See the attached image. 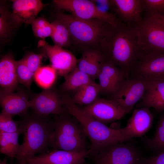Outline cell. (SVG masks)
Here are the masks:
<instances>
[{
	"instance_id": "6da1fadb",
	"label": "cell",
	"mask_w": 164,
	"mask_h": 164,
	"mask_svg": "<svg viewBox=\"0 0 164 164\" xmlns=\"http://www.w3.org/2000/svg\"><path fill=\"white\" fill-rule=\"evenodd\" d=\"M98 48L107 60L129 75L141 52L135 26L122 22L116 26H111L101 41Z\"/></svg>"
},
{
	"instance_id": "7a4b0ae2",
	"label": "cell",
	"mask_w": 164,
	"mask_h": 164,
	"mask_svg": "<svg viewBox=\"0 0 164 164\" xmlns=\"http://www.w3.org/2000/svg\"><path fill=\"white\" fill-rule=\"evenodd\" d=\"M19 121L18 129L23 135L15 158L19 164H27V160L37 154L47 152L52 147L53 121L48 116L27 113Z\"/></svg>"
},
{
	"instance_id": "3957f363",
	"label": "cell",
	"mask_w": 164,
	"mask_h": 164,
	"mask_svg": "<svg viewBox=\"0 0 164 164\" xmlns=\"http://www.w3.org/2000/svg\"><path fill=\"white\" fill-rule=\"evenodd\" d=\"M62 97L66 112L78 121L89 138L90 153L97 154L106 146L130 139L125 127L119 129L109 127L77 107L68 94H65Z\"/></svg>"
},
{
	"instance_id": "277c9868",
	"label": "cell",
	"mask_w": 164,
	"mask_h": 164,
	"mask_svg": "<svg viewBox=\"0 0 164 164\" xmlns=\"http://www.w3.org/2000/svg\"><path fill=\"white\" fill-rule=\"evenodd\" d=\"M55 18L63 21L69 30L71 42L83 48H97L111 26L99 19L84 20L71 14L57 12Z\"/></svg>"
},
{
	"instance_id": "5b68a950",
	"label": "cell",
	"mask_w": 164,
	"mask_h": 164,
	"mask_svg": "<svg viewBox=\"0 0 164 164\" xmlns=\"http://www.w3.org/2000/svg\"><path fill=\"white\" fill-rule=\"evenodd\" d=\"M53 149L81 152L88 150L87 137L82 127L73 116L66 112L56 115L53 121Z\"/></svg>"
},
{
	"instance_id": "8992f818",
	"label": "cell",
	"mask_w": 164,
	"mask_h": 164,
	"mask_svg": "<svg viewBox=\"0 0 164 164\" xmlns=\"http://www.w3.org/2000/svg\"><path fill=\"white\" fill-rule=\"evenodd\" d=\"M135 29L141 52L164 54V16H145Z\"/></svg>"
},
{
	"instance_id": "52a82bcc",
	"label": "cell",
	"mask_w": 164,
	"mask_h": 164,
	"mask_svg": "<svg viewBox=\"0 0 164 164\" xmlns=\"http://www.w3.org/2000/svg\"><path fill=\"white\" fill-rule=\"evenodd\" d=\"M53 2L59 11L63 10L69 12L70 14L79 19L84 20L99 19L113 27L121 23L114 14L99 10L93 1L54 0Z\"/></svg>"
},
{
	"instance_id": "ba28073f",
	"label": "cell",
	"mask_w": 164,
	"mask_h": 164,
	"mask_svg": "<svg viewBox=\"0 0 164 164\" xmlns=\"http://www.w3.org/2000/svg\"><path fill=\"white\" fill-rule=\"evenodd\" d=\"M126 142L102 148L97 153V164H142L143 159L138 149Z\"/></svg>"
},
{
	"instance_id": "9c48e42d",
	"label": "cell",
	"mask_w": 164,
	"mask_h": 164,
	"mask_svg": "<svg viewBox=\"0 0 164 164\" xmlns=\"http://www.w3.org/2000/svg\"><path fill=\"white\" fill-rule=\"evenodd\" d=\"M149 81L139 78H128L124 81L112 95L111 99L128 113L141 101L146 92Z\"/></svg>"
},
{
	"instance_id": "30bf717a",
	"label": "cell",
	"mask_w": 164,
	"mask_h": 164,
	"mask_svg": "<svg viewBox=\"0 0 164 164\" xmlns=\"http://www.w3.org/2000/svg\"><path fill=\"white\" fill-rule=\"evenodd\" d=\"M29 94V108L35 114L47 116L50 114L60 115L66 112L62 96L52 87L38 93L30 92Z\"/></svg>"
},
{
	"instance_id": "8fae6325",
	"label": "cell",
	"mask_w": 164,
	"mask_h": 164,
	"mask_svg": "<svg viewBox=\"0 0 164 164\" xmlns=\"http://www.w3.org/2000/svg\"><path fill=\"white\" fill-rule=\"evenodd\" d=\"M131 72L133 75L132 78H141L149 82L164 78V54L140 52Z\"/></svg>"
},
{
	"instance_id": "7c38bea8",
	"label": "cell",
	"mask_w": 164,
	"mask_h": 164,
	"mask_svg": "<svg viewBox=\"0 0 164 164\" xmlns=\"http://www.w3.org/2000/svg\"><path fill=\"white\" fill-rule=\"evenodd\" d=\"M38 46L42 48L49 59L50 66L59 76L64 77L77 66V59L69 50L50 45L44 40L38 42Z\"/></svg>"
},
{
	"instance_id": "4fadbf2b",
	"label": "cell",
	"mask_w": 164,
	"mask_h": 164,
	"mask_svg": "<svg viewBox=\"0 0 164 164\" xmlns=\"http://www.w3.org/2000/svg\"><path fill=\"white\" fill-rule=\"evenodd\" d=\"M82 109L95 120L106 125L119 120L128 113L113 100L98 97Z\"/></svg>"
},
{
	"instance_id": "5bb4252c",
	"label": "cell",
	"mask_w": 164,
	"mask_h": 164,
	"mask_svg": "<svg viewBox=\"0 0 164 164\" xmlns=\"http://www.w3.org/2000/svg\"><path fill=\"white\" fill-rule=\"evenodd\" d=\"M90 154V149L81 152L53 149L50 152L36 155L29 159L27 164H81Z\"/></svg>"
},
{
	"instance_id": "9a60e30c",
	"label": "cell",
	"mask_w": 164,
	"mask_h": 164,
	"mask_svg": "<svg viewBox=\"0 0 164 164\" xmlns=\"http://www.w3.org/2000/svg\"><path fill=\"white\" fill-rule=\"evenodd\" d=\"M129 74L106 60L102 64L97 78L101 92L112 95L121 84L129 78Z\"/></svg>"
},
{
	"instance_id": "2e32d148",
	"label": "cell",
	"mask_w": 164,
	"mask_h": 164,
	"mask_svg": "<svg viewBox=\"0 0 164 164\" xmlns=\"http://www.w3.org/2000/svg\"><path fill=\"white\" fill-rule=\"evenodd\" d=\"M29 94L21 88L17 90L16 92H8L0 88V104L1 112L11 116L15 115L21 117L27 113L29 108Z\"/></svg>"
},
{
	"instance_id": "e0dca14e",
	"label": "cell",
	"mask_w": 164,
	"mask_h": 164,
	"mask_svg": "<svg viewBox=\"0 0 164 164\" xmlns=\"http://www.w3.org/2000/svg\"><path fill=\"white\" fill-rule=\"evenodd\" d=\"M113 10L128 26H136L142 21L143 12L142 0H110Z\"/></svg>"
},
{
	"instance_id": "ac0fdd59",
	"label": "cell",
	"mask_w": 164,
	"mask_h": 164,
	"mask_svg": "<svg viewBox=\"0 0 164 164\" xmlns=\"http://www.w3.org/2000/svg\"><path fill=\"white\" fill-rule=\"evenodd\" d=\"M12 17L16 23L31 24L45 6L40 0H13Z\"/></svg>"
},
{
	"instance_id": "d6986e66",
	"label": "cell",
	"mask_w": 164,
	"mask_h": 164,
	"mask_svg": "<svg viewBox=\"0 0 164 164\" xmlns=\"http://www.w3.org/2000/svg\"><path fill=\"white\" fill-rule=\"evenodd\" d=\"M153 118L149 108L143 107L134 110L125 126L130 139L145 134L151 128Z\"/></svg>"
},
{
	"instance_id": "ffe728a7",
	"label": "cell",
	"mask_w": 164,
	"mask_h": 164,
	"mask_svg": "<svg viewBox=\"0 0 164 164\" xmlns=\"http://www.w3.org/2000/svg\"><path fill=\"white\" fill-rule=\"evenodd\" d=\"M106 60L98 48H86L83 49L81 57L77 59V67L94 80L97 78L100 68Z\"/></svg>"
},
{
	"instance_id": "44dd1931",
	"label": "cell",
	"mask_w": 164,
	"mask_h": 164,
	"mask_svg": "<svg viewBox=\"0 0 164 164\" xmlns=\"http://www.w3.org/2000/svg\"><path fill=\"white\" fill-rule=\"evenodd\" d=\"M16 68V61L13 55L8 53L3 56L0 61V88L8 92L19 89Z\"/></svg>"
},
{
	"instance_id": "7402d4cb",
	"label": "cell",
	"mask_w": 164,
	"mask_h": 164,
	"mask_svg": "<svg viewBox=\"0 0 164 164\" xmlns=\"http://www.w3.org/2000/svg\"><path fill=\"white\" fill-rule=\"evenodd\" d=\"M153 108L159 112L164 111V78L149 82L144 96L138 104V108Z\"/></svg>"
},
{
	"instance_id": "603a6c76",
	"label": "cell",
	"mask_w": 164,
	"mask_h": 164,
	"mask_svg": "<svg viewBox=\"0 0 164 164\" xmlns=\"http://www.w3.org/2000/svg\"><path fill=\"white\" fill-rule=\"evenodd\" d=\"M60 90L63 93L75 91L85 85L94 81L87 74L80 70L77 66L64 77Z\"/></svg>"
},
{
	"instance_id": "cb8c5ba5",
	"label": "cell",
	"mask_w": 164,
	"mask_h": 164,
	"mask_svg": "<svg viewBox=\"0 0 164 164\" xmlns=\"http://www.w3.org/2000/svg\"><path fill=\"white\" fill-rule=\"evenodd\" d=\"M21 134L19 129L12 133L0 132V152L11 159L16 158L19 150V137Z\"/></svg>"
},
{
	"instance_id": "d4e9b609",
	"label": "cell",
	"mask_w": 164,
	"mask_h": 164,
	"mask_svg": "<svg viewBox=\"0 0 164 164\" xmlns=\"http://www.w3.org/2000/svg\"><path fill=\"white\" fill-rule=\"evenodd\" d=\"M101 92L99 84L94 81L84 86L76 92L72 98L76 104L87 106L94 102Z\"/></svg>"
},
{
	"instance_id": "484cf974",
	"label": "cell",
	"mask_w": 164,
	"mask_h": 164,
	"mask_svg": "<svg viewBox=\"0 0 164 164\" xmlns=\"http://www.w3.org/2000/svg\"><path fill=\"white\" fill-rule=\"evenodd\" d=\"M53 31L51 36L54 45L68 47L71 42L70 34L67 25L61 20L55 18L51 22Z\"/></svg>"
},
{
	"instance_id": "4316f807",
	"label": "cell",
	"mask_w": 164,
	"mask_h": 164,
	"mask_svg": "<svg viewBox=\"0 0 164 164\" xmlns=\"http://www.w3.org/2000/svg\"><path fill=\"white\" fill-rule=\"evenodd\" d=\"M57 73L51 66L41 67L34 75L36 83L44 89L52 86L56 79Z\"/></svg>"
},
{
	"instance_id": "83f0119b",
	"label": "cell",
	"mask_w": 164,
	"mask_h": 164,
	"mask_svg": "<svg viewBox=\"0 0 164 164\" xmlns=\"http://www.w3.org/2000/svg\"><path fill=\"white\" fill-rule=\"evenodd\" d=\"M145 142L150 149L160 152L164 151V114L159 120L153 136L147 138Z\"/></svg>"
},
{
	"instance_id": "f1b7e54d",
	"label": "cell",
	"mask_w": 164,
	"mask_h": 164,
	"mask_svg": "<svg viewBox=\"0 0 164 164\" xmlns=\"http://www.w3.org/2000/svg\"><path fill=\"white\" fill-rule=\"evenodd\" d=\"M16 68L18 83L24 85L30 92V87L34 75L28 68L22 59L16 61Z\"/></svg>"
},
{
	"instance_id": "f546056e",
	"label": "cell",
	"mask_w": 164,
	"mask_h": 164,
	"mask_svg": "<svg viewBox=\"0 0 164 164\" xmlns=\"http://www.w3.org/2000/svg\"><path fill=\"white\" fill-rule=\"evenodd\" d=\"M31 25L35 36L41 38L51 36L53 31L52 25L44 18L37 17Z\"/></svg>"
},
{
	"instance_id": "4dcf8cb0",
	"label": "cell",
	"mask_w": 164,
	"mask_h": 164,
	"mask_svg": "<svg viewBox=\"0 0 164 164\" xmlns=\"http://www.w3.org/2000/svg\"><path fill=\"white\" fill-rule=\"evenodd\" d=\"M145 16L158 15L164 16V0H142Z\"/></svg>"
},
{
	"instance_id": "1f68e13d",
	"label": "cell",
	"mask_w": 164,
	"mask_h": 164,
	"mask_svg": "<svg viewBox=\"0 0 164 164\" xmlns=\"http://www.w3.org/2000/svg\"><path fill=\"white\" fill-rule=\"evenodd\" d=\"M46 56L43 52L38 54L32 52L28 53L22 59L28 68L35 75L41 67L40 66L43 58Z\"/></svg>"
},
{
	"instance_id": "d6a6232c",
	"label": "cell",
	"mask_w": 164,
	"mask_h": 164,
	"mask_svg": "<svg viewBox=\"0 0 164 164\" xmlns=\"http://www.w3.org/2000/svg\"><path fill=\"white\" fill-rule=\"evenodd\" d=\"M19 121L13 120L12 117L1 112L0 114V132L12 133L18 130Z\"/></svg>"
},
{
	"instance_id": "836d02e7",
	"label": "cell",
	"mask_w": 164,
	"mask_h": 164,
	"mask_svg": "<svg viewBox=\"0 0 164 164\" xmlns=\"http://www.w3.org/2000/svg\"><path fill=\"white\" fill-rule=\"evenodd\" d=\"M7 15L5 12L0 9V36L1 38L4 37L9 32V24Z\"/></svg>"
},
{
	"instance_id": "e575fe53",
	"label": "cell",
	"mask_w": 164,
	"mask_h": 164,
	"mask_svg": "<svg viewBox=\"0 0 164 164\" xmlns=\"http://www.w3.org/2000/svg\"><path fill=\"white\" fill-rule=\"evenodd\" d=\"M142 164H164V151L143 159Z\"/></svg>"
},
{
	"instance_id": "d590c367",
	"label": "cell",
	"mask_w": 164,
	"mask_h": 164,
	"mask_svg": "<svg viewBox=\"0 0 164 164\" xmlns=\"http://www.w3.org/2000/svg\"></svg>"
},
{
	"instance_id": "8d00e7d4",
	"label": "cell",
	"mask_w": 164,
	"mask_h": 164,
	"mask_svg": "<svg viewBox=\"0 0 164 164\" xmlns=\"http://www.w3.org/2000/svg\"></svg>"
}]
</instances>
